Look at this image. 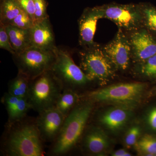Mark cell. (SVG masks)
I'll use <instances>...</instances> for the list:
<instances>
[{
	"label": "cell",
	"instance_id": "1",
	"mask_svg": "<svg viewBox=\"0 0 156 156\" xmlns=\"http://www.w3.org/2000/svg\"><path fill=\"white\" fill-rule=\"evenodd\" d=\"M24 119L9 125L10 128L3 144L5 154L9 156H44L43 141L36 120L26 121Z\"/></svg>",
	"mask_w": 156,
	"mask_h": 156
},
{
	"label": "cell",
	"instance_id": "2",
	"mask_svg": "<svg viewBox=\"0 0 156 156\" xmlns=\"http://www.w3.org/2000/svg\"><path fill=\"white\" fill-rule=\"evenodd\" d=\"M93 104L87 98L81 101L65 119L61 131L52 143L50 154L61 156L72 150L83 134L93 109Z\"/></svg>",
	"mask_w": 156,
	"mask_h": 156
},
{
	"label": "cell",
	"instance_id": "3",
	"mask_svg": "<svg viewBox=\"0 0 156 156\" xmlns=\"http://www.w3.org/2000/svg\"><path fill=\"white\" fill-rule=\"evenodd\" d=\"M147 85L142 83L113 84L91 91L87 98L93 102L108 104L134 109L141 102Z\"/></svg>",
	"mask_w": 156,
	"mask_h": 156
},
{
	"label": "cell",
	"instance_id": "4",
	"mask_svg": "<svg viewBox=\"0 0 156 156\" xmlns=\"http://www.w3.org/2000/svg\"><path fill=\"white\" fill-rule=\"evenodd\" d=\"M63 89L51 70L30 80L27 100L32 109L38 113L55 105Z\"/></svg>",
	"mask_w": 156,
	"mask_h": 156
},
{
	"label": "cell",
	"instance_id": "5",
	"mask_svg": "<svg viewBox=\"0 0 156 156\" xmlns=\"http://www.w3.org/2000/svg\"><path fill=\"white\" fill-rule=\"evenodd\" d=\"M84 48L80 52V67L91 82L105 86L114 78L117 70L96 43Z\"/></svg>",
	"mask_w": 156,
	"mask_h": 156
},
{
	"label": "cell",
	"instance_id": "6",
	"mask_svg": "<svg viewBox=\"0 0 156 156\" xmlns=\"http://www.w3.org/2000/svg\"><path fill=\"white\" fill-rule=\"evenodd\" d=\"M56 50H45L32 46L12 56L18 72L32 80L51 69L56 59Z\"/></svg>",
	"mask_w": 156,
	"mask_h": 156
},
{
	"label": "cell",
	"instance_id": "7",
	"mask_svg": "<svg viewBox=\"0 0 156 156\" xmlns=\"http://www.w3.org/2000/svg\"><path fill=\"white\" fill-rule=\"evenodd\" d=\"M56 53V59L50 70L60 81L63 89H70L79 93L78 89L86 87L91 81L67 51L57 48Z\"/></svg>",
	"mask_w": 156,
	"mask_h": 156
},
{
	"label": "cell",
	"instance_id": "8",
	"mask_svg": "<svg viewBox=\"0 0 156 156\" xmlns=\"http://www.w3.org/2000/svg\"><path fill=\"white\" fill-rule=\"evenodd\" d=\"M96 7L101 18L112 20L122 30L130 32L143 27L140 5L112 4Z\"/></svg>",
	"mask_w": 156,
	"mask_h": 156
},
{
	"label": "cell",
	"instance_id": "9",
	"mask_svg": "<svg viewBox=\"0 0 156 156\" xmlns=\"http://www.w3.org/2000/svg\"><path fill=\"white\" fill-rule=\"evenodd\" d=\"M105 53L116 70H125L132 59L131 45L128 35L119 28L114 38L102 47Z\"/></svg>",
	"mask_w": 156,
	"mask_h": 156
},
{
	"label": "cell",
	"instance_id": "10",
	"mask_svg": "<svg viewBox=\"0 0 156 156\" xmlns=\"http://www.w3.org/2000/svg\"><path fill=\"white\" fill-rule=\"evenodd\" d=\"M131 56L137 63L145 61L156 54V38L144 27L129 32Z\"/></svg>",
	"mask_w": 156,
	"mask_h": 156
},
{
	"label": "cell",
	"instance_id": "11",
	"mask_svg": "<svg viewBox=\"0 0 156 156\" xmlns=\"http://www.w3.org/2000/svg\"><path fill=\"white\" fill-rule=\"evenodd\" d=\"M65 118L55 107L39 114L36 122L43 142L55 141L61 131Z\"/></svg>",
	"mask_w": 156,
	"mask_h": 156
},
{
	"label": "cell",
	"instance_id": "12",
	"mask_svg": "<svg viewBox=\"0 0 156 156\" xmlns=\"http://www.w3.org/2000/svg\"><path fill=\"white\" fill-rule=\"evenodd\" d=\"M82 137L83 149L91 155H104L111 145L108 135L103 128L99 126H89L85 129Z\"/></svg>",
	"mask_w": 156,
	"mask_h": 156
},
{
	"label": "cell",
	"instance_id": "13",
	"mask_svg": "<svg viewBox=\"0 0 156 156\" xmlns=\"http://www.w3.org/2000/svg\"><path fill=\"white\" fill-rule=\"evenodd\" d=\"M133 109L119 106L110 108L98 117V124L113 133L123 130L130 122Z\"/></svg>",
	"mask_w": 156,
	"mask_h": 156
},
{
	"label": "cell",
	"instance_id": "14",
	"mask_svg": "<svg viewBox=\"0 0 156 156\" xmlns=\"http://www.w3.org/2000/svg\"><path fill=\"white\" fill-rule=\"evenodd\" d=\"M101 19L96 7L86 9L79 20V44L82 47H88L95 44L94 35L98 20Z\"/></svg>",
	"mask_w": 156,
	"mask_h": 156
},
{
	"label": "cell",
	"instance_id": "15",
	"mask_svg": "<svg viewBox=\"0 0 156 156\" xmlns=\"http://www.w3.org/2000/svg\"><path fill=\"white\" fill-rule=\"evenodd\" d=\"M33 46L45 50H55V37L49 17L35 23L30 29Z\"/></svg>",
	"mask_w": 156,
	"mask_h": 156
},
{
	"label": "cell",
	"instance_id": "16",
	"mask_svg": "<svg viewBox=\"0 0 156 156\" xmlns=\"http://www.w3.org/2000/svg\"><path fill=\"white\" fill-rule=\"evenodd\" d=\"M9 117V125L25 119L27 112L32 109L31 106L26 98L16 97L6 92L2 98Z\"/></svg>",
	"mask_w": 156,
	"mask_h": 156
},
{
	"label": "cell",
	"instance_id": "17",
	"mask_svg": "<svg viewBox=\"0 0 156 156\" xmlns=\"http://www.w3.org/2000/svg\"><path fill=\"white\" fill-rule=\"evenodd\" d=\"M5 28L15 54L21 53L33 46L30 28L24 29L11 25L6 26Z\"/></svg>",
	"mask_w": 156,
	"mask_h": 156
},
{
	"label": "cell",
	"instance_id": "18",
	"mask_svg": "<svg viewBox=\"0 0 156 156\" xmlns=\"http://www.w3.org/2000/svg\"><path fill=\"white\" fill-rule=\"evenodd\" d=\"M81 99V95L78 92L70 89H63L56 101L55 107L66 117Z\"/></svg>",
	"mask_w": 156,
	"mask_h": 156
},
{
	"label": "cell",
	"instance_id": "19",
	"mask_svg": "<svg viewBox=\"0 0 156 156\" xmlns=\"http://www.w3.org/2000/svg\"><path fill=\"white\" fill-rule=\"evenodd\" d=\"M30 80L27 76L18 72L17 76L9 82L8 92L16 97L27 99Z\"/></svg>",
	"mask_w": 156,
	"mask_h": 156
},
{
	"label": "cell",
	"instance_id": "20",
	"mask_svg": "<svg viewBox=\"0 0 156 156\" xmlns=\"http://www.w3.org/2000/svg\"><path fill=\"white\" fill-rule=\"evenodd\" d=\"M22 11L16 0H4L1 7L0 24L9 25Z\"/></svg>",
	"mask_w": 156,
	"mask_h": 156
},
{
	"label": "cell",
	"instance_id": "21",
	"mask_svg": "<svg viewBox=\"0 0 156 156\" xmlns=\"http://www.w3.org/2000/svg\"><path fill=\"white\" fill-rule=\"evenodd\" d=\"M140 5L143 27L156 35V7L150 4Z\"/></svg>",
	"mask_w": 156,
	"mask_h": 156
},
{
	"label": "cell",
	"instance_id": "22",
	"mask_svg": "<svg viewBox=\"0 0 156 156\" xmlns=\"http://www.w3.org/2000/svg\"><path fill=\"white\" fill-rule=\"evenodd\" d=\"M135 147L137 151L141 154L155 156L156 154V136L145 134L140 138Z\"/></svg>",
	"mask_w": 156,
	"mask_h": 156
},
{
	"label": "cell",
	"instance_id": "23",
	"mask_svg": "<svg viewBox=\"0 0 156 156\" xmlns=\"http://www.w3.org/2000/svg\"><path fill=\"white\" fill-rule=\"evenodd\" d=\"M137 64L138 71L141 75L150 80H156V54Z\"/></svg>",
	"mask_w": 156,
	"mask_h": 156
},
{
	"label": "cell",
	"instance_id": "24",
	"mask_svg": "<svg viewBox=\"0 0 156 156\" xmlns=\"http://www.w3.org/2000/svg\"><path fill=\"white\" fill-rule=\"evenodd\" d=\"M142 129L138 124L132 125L126 131L124 137V144L127 148L135 146L141 135Z\"/></svg>",
	"mask_w": 156,
	"mask_h": 156
},
{
	"label": "cell",
	"instance_id": "25",
	"mask_svg": "<svg viewBox=\"0 0 156 156\" xmlns=\"http://www.w3.org/2000/svg\"><path fill=\"white\" fill-rule=\"evenodd\" d=\"M34 23L31 17L25 11H22L9 25L14 26L19 28L29 29L32 27Z\"/></svg>",
	"mask_w": 156,
	"mask_h": 156
},
{
	"label": "cell",
	"instance_id": "26",
	"mask_svg": "<svg viewBox=\"0 0 156 156\" xmlns=\"http://www.w3.org/2000/svg\"><path fill=\"white\" fill-rule=\"evenodd\" d=\"M35 12L34 24L48 17L47 12V5L45 0H34Z\"/></svg>",
	"mask_w": 156,
	"mask_h": 156
},
{
	"label": "cell",
	"instance_id": "27",
	"mask_svg": "<svg viewBox=\"0 0 156 156\" xmlns=\"http://www.w3.org/2000/svg\"><path fill=\"white\" fill-rule=\"evenodd\" d=\"M0 48L7 50L12 55L15 54L9 40V36L6 30L5 26L0 24Z\"/></svg>",
	"mask_w": 156,
	"mask_h": 156
},
{
	"label": "cell",
	"instance_id": "28",
	"mask_svg": "<svg viewBox=\"0 0 156 156\" xmlns=\"http://www.w3.org/2000/svg\"><path fill=\"white\" fill-rule=\"evenodd\" d=\"M23 10L25 11L31 17L34 23V15L35 12L34 0H16Z\"/></svg>",
	"mask_w": 156,
	"mask_h": 156
},
{
	"label": "cell",
	"instance_id": "29",
	"mask_svg": "<svg viewBox=\"0 0 156 156\" xmlns=\"http://www.w3.org/2000/svg\"><path fill=\"white\" fill-rule=\"evenodd\" d=\"M145 119L149 128L156 133V106L153 107L149 110Z\"/></svg>",
	"mask_w": 156,
	"mask_h": 156
},
{
	"label": "cell",
	"instance_id": "30",
	"mask_svg": "<svg viewBox=\"0 0 156 156\" xmlns=\"http://www.w3.org/2000/svg\"><path fill=\"white\" fill-rule=\"evenodd\" d=\"M113 156H130L131 155L130 153L128 152L125 149H120L115 151L112 154Z\"/></svg>",
	"mask_w": 156,
	"mask_h": 156
},
{
	"label": "cell",
	"instance_id": "31",
	"mask_svg": "<svg viewBox=\"0 0 156 156\" xmlns=\"http://www.w3.org/2000/svg\"><path fill=\"white\" fill-rule=\"evenodd\" d=\"M152 93H153L154 95H156V86L154 88H153L152 90Z\"/></svg>",
	"mask_w": 156,
	"mask_h": 156
},
{
	"label": "cell",
	"instance_id": "32",
	"mask_svg": "<svg viewBox=\"0 0 156 156\" xmlns=\"http://www.w3.org/2000/svg\"><path fill=\"white\" fill-rule=\"evenodd\" d=\"M155 156H156V154H155Z\"/></svg>",
	"mask_w": 156,
	"mask_h": 156
}]
</instances>
